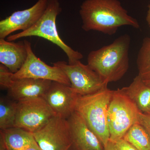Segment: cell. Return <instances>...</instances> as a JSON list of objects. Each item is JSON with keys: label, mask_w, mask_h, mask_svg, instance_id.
<instances>
[{"label": "cell", "mask_w": 150, "mask_h": 150, "mask_svg": "<svg viewBox=\"0 0 150 150\" xmlns=\"http://www.w3.org/2000/svg\"><path fill=\"white\" fill-rule=\"evenodd\" d=\"M7 148H7V150H12L8 146H7Z\"/></svg>", "instance_id": "cell-27"}, {"label": "cell", "mask_w": 150, "mask_h": 150, "mask_svg": "<svg viewBox=\"0 0 150 150\" xmlns=\"http://www.w3.org/2000/svg\"><path fill=\"white\" fill-rule=\"evenodd\" d=\"M113 92L106 87L91 94L79 95L75 108L104 147L110 141L108 114Z\"/></svg>", "instance_id": "cell-3"}, {"label": "cell", "mask_w": 150, "mask_h": 150, "mask_svg": "<svg viewBox=\"0 0 150 150\" xmlns=\"http://www.w3.org/2000/svg\"><path fill=\"white\" fill-rule=\"evenodd\" d=\"M27 57L24 41L15 43L0 39V63L12 73L15 74L20 70Z\"/></svg>", "instance_id": "cell-14"}, {"label": "cell", "mask_w": 150, "mask_h": 150, "mask_svg": "<svg viewBox=\"0 0 150 150\" xmlns=\"http://www.w3.org/2000/svg\"><path fill=\"white\" fill-rule=\"evenodd\" d=\"M24 42L27 51V59L20 70L13 74V80L30 78L57 82L71 86L69 79L59 67L46 64L33 53L31 43L27 40Z\"/></svg>", "instance_id": "cell-9"}, {"label": "cell", "mask_w": 150, "mask_h": 150, "mask_svg": "<svg viewBox=\"0 0 150 150\" xmlns=\"http://www.w3.org/2000/svg\"><path fill=\"white\" fill-rule=\"evenodd\" d=\"M32 134L42 150H70L71 146L68 120L56 115Z\"/></svg>", "instance_id": "cell-8"}, {"label": "cell", "mask_w": 150, "mask_h": 150, "mask_svg": "<svg viewBox=\"0 0 150 150\" xmlns=\"http://www.w3.org/2000/svg\"><path fill=\"white\" fill-rule=\"evenodd\" d=\"M0 134L12 150H24L35 142L32 133L17 127L1 130Z\"/></svg>", "instance_id": "cell-16"}, {"label": "cell", "mask_w": 150, "mask_h": 150, "mask_svg": "<svg viewBox=\"0 0 150 150\" xmlns=\"http://www.w3.org/2000/svg\"><path fill=\"white\" fill-rule=\"evenodd\" d=\"M79 13L82 28L86 31L95 30L112 35L122 26L137 29L140 27L139 22L128 14L118 0H86Z\"/></svg>", "instance_id": "cell-1"}, {"label": "cell", "mask_w": 150, "mask_h": 150, "mask_svg": "<svg viewBox=\"0 0 150 150\" xmlns=\"http://www.w3.org/2000/svg\"><path fill=\"white\" fill-rule=\"evenodd\" d=\"M140 111L137 105L120 88L113 91L108 114L110 141L123 138L126 132L138 123Z\"/></svg>", "instance_id": "cell-5"}, {"label": "cell", "mask_w": 150, "mask_h": 150, "mask_svg": "<svg viewBox=\"0 0 150 150\" xmlns=\"http://www.w3.org/2000/svg\"><path fill=\"white\" fill-rule=\"evenodd\" d=\"M61 11L59 0H49L46 10L32 27L25 31L10 35L7 37V40L13 41L30 36L43 38L60 47L67 55L70 64L80 61L83 58V54L68 46L59 36L56 20Z\"/></svg>", "instance_id": "cell-4"}, {"label": "cell", "mask_w": 150, "mask_h": 150, "mask_svg": "<svg viewBox=\"0 0 150 150\" xmlns=\"http://www.w3.org/2000/svg\"><path fill=\"white\" fill-rule=\"evenodd\" d=\"M123 139L137 150H150V136L139 123H136L131 126Z\"/></svg>", "instance_id": "cell-19"}, {"label": "cell", "mask_w": 150, "mask_h": 150, "mask_svg": "<svg viewBox=\"0 0 150 150\" xmlns=\"http://www.w3.org/2000/svg\"><path fill=\"white\" fill-rule=\"evenodd\" d=\"M79 96L70 86L52 81L43 98L56 116L67 119L75 111Z\"/></svg>", "instance_id": "cell-11"}, {"label": "cell", "mask_w": 150, "mask_h": 150, "mask_svg": "<svg viewBox=\"0 0 150 150\" xmlns=\"http://www.w3.org/2000/svg\"><path fill=\"white\" fill-rule=\"evenodd\" d=\"M17 102L9 97L0 99V129L5 130L14 127Z\"/></svg>", "instance_id": "cell-18"}, {"label": "cell", "mask_w": 150, "mask_h": 150, "mask_svg": "<svg viewBox=\"0 0 150 150\" xmlns=\"http://www.w3.org/2000/svg\"><path fill=\"white\" fill-rule=\"evenodd\" d=\"M138 123L144 128L150 136V112L140 111L138 115Z\"/></svg>", "instance_id": "cell-21"}, {"label": "cell", "mask_w": 150, "mask_h": 150, "mask_svg": "<svg viewBox=\"0 0 150 150\" xmlns=\"http://www.w3.org/2000/svg\"><path fill=\"white\" fill-rule=\"evenodd\" d=\"M13 73L5 66L0 64V87L2 90H8L12 84Z\"/></svg>", "instance_id": "cell-20"}, {"label": "cell", "mask_w": 150, "mask_h": 150, "mask_svg": "<svg viewBox=\"0 0 150 150\" xmlns=\"http://www.w3.org/2000/svg\"><path fill=\"white\" fill-rule=\"evenodd\" d=\"M120 89L135 103L140 111L150 112V87L145 84L138 75L130 85Z\"/></svg>", "instance_id": "cell-15"}, {"label": "cell", "mask_w": 150, "mask_h": 150, "mask_svg": "<svg viewBox=\"0 0 150 150\" xmlns=\"http://www.w3.org/2000/svg\"><path fill=\"white\" fill-rule=\"evenodd\" d=\"M104 150H115L113 143L109 141L107 145L104 147Z\"/></svg>", "instance_id": "cell-25"}, {"label": "cell", "mask_w": 150, "mask_h": 150, "mask_svg": "<svg viewBox=\"0 0 150 150\" xmlns=\"http://www.w3.org/2000/svg\"><path fill=\"white\" fill-rule=\"evenodd\" d=\"M130 43L129 35H121L109 45L91 51L87 64L105 83L120 80L129 69Z\"/></svg>", "instance_id": "cell-2"}, {"label": "cell", "mask_w": 150, "mask_h": 150, "mask_svg": "<svg viewBox=\"0 0 150 150\" xmlns=\"http://www.w3.org/2000/svg\"><path fill=\"white\" fill-rule=\"evenodd\" d=\"M24 150H42L36 141L28 146Z\"/></svg>", "instance_id": "cell-23"}, {"label": "cell", "mask_w": 150, "mask_h": 150, "mask_svg": "<svg viewBox=\"0 0 150 150\" xmlns=\"http://www.w3.org/2000/svg\"><path fill=\"white\" fill-rule=\"evenodd\" d=\"M7 145L3 138L2 135L0 134V150H7Z\"/></svg>", "instance_id": "cell-24"}, {"label": "cell", "mask_w": 150, "mask_h": 150, "mask_svg": "<svg viewBox=\"0 0 150 150\" xmlns=\"http://www.w3.org/2000/svg\"><path fill=\"white\" fill-rule=\"evenodd\" d=\"M72 145L70 150H104V146L83 117L75 111L67 119Z\"/></svg>", "instance_id": "cell-12"}, {"label": "cell", "mask_w": 150, "mask_h": 150, "mask_svg": "<svg viewBox=\"0 0 150 150\" xmlns=\"http://www.w3.org/2000/svg\"><path fill=\"white\" fill-rule=\"evenodd\" d=\"M65 73L71 83V87L78 94L86 96L91 94L107 87L99 75L88 65L80 61L70 64L63 61L53 63Z\"/></svg>", "instance_id": "cell-7"}, {"label": "cell", "mask_w": 150, "mask_h": 150, "mask_svg": "<svg viewBox=\"0 0 150 150\" xmlns=\"http://www.w3.org/2000/svg\"><path fill=\"white\" fill-rule=\"evenodd\" d=\"M113 144L115 150H137L133 145L123 138L114 142Z\"/></svg>", "instance_id": "cell-22"}, {"label": "cell", "mask_w": 150, "mask_h": 150, "mask_svg": "<svg viewBox=\"0 0 150 150\" xmlns=\"http://www.w3.org/2000/svg\"><path fill=\"white\" fill-rule=\"evenodd\" d=\"M52 81L24 78L14 80L8 90V96L15 101L43 97Z\"/></svg>", "instance_id": "cell-13"}, {"label": "cell", "mask_w": 150, "mask_h": 150, "mask_svg": "<svg viewBox=\"0 0 150 150\" xmlns=\"http://www.w3.org/2000/svg\"><path fill=\"white\" fill-rule=\"evenodd\" d=\"M55 115L43 97L23 100L17 102L14 127L33 134Z\"/></svg>", "instance_id": "cell-6"}, {"label": "cell", "mask_w": 150, "mask_h": 150, "mask_svg": "<svg viewBox=\"0 0 150 150\" xmlns=\"http://www.w3.org/2000/svg\"><path fill=\"white\" fill-rule=\"evenodd\" d=\"M49 0H38L34 5L14 12L0 21V39H5L19 30L25 31L32 27L46 10Z\"/></svg>", "instance_id": "cell-10"}, {"label": "cell", "mask_w": 150, "mask_h": 150, "mask_svg": "<svg viewBox=\"0 0 150 150\" xmlns=\"http://www.w3.org/2000/svg\"><path fill=\"white\" fill-rule=\"evenodd\" d=\"M148 10L147 13L146 17V21L149 27L150 28V4L148 6Z\"/></svg>", "instance_id": "cell-26"}, {"label": "cell", "mask_w": 150, "mask_h": 150, "mask_svg": "<svg viewBox=\"0 0 150 150\" xmlns=\"http://www.w3.org/2000/svg\"><path fill=\"white\" fill-rule=\"evenodd\" d=\"M138 76L150 87V37L145 38L137 55Z\"/></svg>", "instance_id": "cell-17"}]
</instances>
